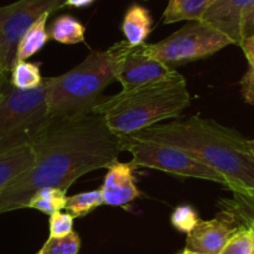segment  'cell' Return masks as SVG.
<instances>
[{
	"label": "cell",
	"instance_id": "obj_1",
	"mask_svg": "<svg viewBox=\"0 0 254 254\" xmlns=\"http://www.w3.org/2000/svg\"><path fill=\"white\" fill-rule=\"evenodd\" d=\"M35 163L0 192V213L27 207L36 191H67L82 175L118 161L121 139L94 111L50 118L31 144Z\"/></svg>",
	"mask_w": 254,
	"mask_h": 254
},
{
	"label": "cell",
	"instance_id": "obj_2",
	"mask_svg": "<svg viewBox=\"0 0 254 254\" xmlns=\"http://www.w3.org/2000/svg\"><path fill=\"white\" fill-rule=\"evenodd\" d=\"M141 139L176 146L195 156L226 179L236 195L250 198L254 191V159L247 139L211 119H188L155 124L133 134Z\"/></svg>",
	"mask_w": 254,
	"mask_h": 254
},
{
	"label": "cell",
	"instance_id": "obj_3",
	"mask_svg": "<svg viewBox=\"0 0 254 254\" xmlns=\"http://www.w3.org/2000/svg\"><path fill=\"white\" fill-rule=\"evenodd\" d=\"M190 102L186 79L179 74L161 83L103 97L93 111L103 117L114 135L123 138L165 119L176 118Z\"/></svg>",
	"mask_w": 254,
	"mask_h": 254
},
{
	"label": "cell",
	"instance_id": "obj_4",
	"mask_svg": "<svg viewBox=\"0 0 254 254\" xmlns=\"http://www.w3.org/2000/svg\"><path fill=\"white\" fill-rule=\"evenodd\" d=\"M116 81V56L112 46L93 51L74 68L45 78L50 118L69 117L93 111L103 99V91Z\"/></svg>",
	"mask_w": 254,
	"mask_h": 254
},
{
	"label": "cell",
	"instance_id": "obj_5",
	"mask_svg": "<svg viewBox=\"0 0 254 254\" xmlns=\"http://www.w3.org/2000/svg\"><path fill=\"white\" fill-rule=\"evenodd\" d=\"M50 121L46 83L20 91L5 81L0 87V153L31 145Z\"/></svg>",
	"mask_w": 254,
	"mask_h": 254
},
{
	"label": "cell",
	"instance_id": "obj_6",
	"mask_svg": "<svg viewBox=\"0 0 254 254\" xmlns=\"http://www.w3.org/2000/svg\"><path fill=\"white\" fill-rule=\"evenodd\" d=\"M121 139L122 150L131 154V161L134 166L155 169L173 175L183 178L202 179L221 184L228 189L226 179L217 171L206 166L191 154L159 141L141 139L135 135L123 136Z\"/></svg>",
	"mask_w": 254,
	"mask_h": 254
},
{
	"label": "cell",
	"instance_id": "obj_7",
	"mask_svg": "<svg viewBox=\"0 0 254 254\" xmlns=\"http://www.w3.org/2000/svg\"><path fill=\"white\" fill-rule=\"evenodd\" d=\"M228 45L233 42L222 32L193 21L156 44H145V51L153 59L173 67L205 59Z\"/></svg>",
	"mask_w": 254,
	"mask_h": 254
},
{
	"label": "cell",
	"instance_id": "obj_8",
	"mask_svg": "<svg viewBox=\"0 0 254 254\" xmlns=\"http://www.w3.org/2000/svg\"><path fill=\"white\" fill-rule=\"evenodd\" d=\"M64 6V0H17L0 6V77L7 78L22 35L41 15Z\"/></svg>",
	"mask_w": 254,
	"mask_h": 254
},
{
	"label": "cell",
	"instance_id": "obj_9",
	"mask_svg": "<svg viewBox=\"0 0 254 254\" xmlns=\"http://www.w3.org/2000/svg\"><path fill=\"white\" fill-rule=\"evenodd\" d=\"M112 49L116 56V81L122 84V92L161 83L180 74L173 67L149 56L145 44L130 46L124 40L114 44Z\"/></svg>",
	"mask_w": 254,
	"mask_h": 254
},
{
	"label": "cell",
	"instance_id": "obj_10",
	"mask_svg": "<svg viewBox=\"0 0 254 254\" xmlns=\"http://www.w3.org/2000/svg\"><path fill=\"white\" fill-rule=\"evenodd\" d=\"M238 228L230 212L220 213L212 220H200L196 227L188 233L186 248L202 254H220Z\"/></svg>",
	"mask_w": 254,
	"mask_h": 254
},
{
	"label": "cell",
	"instance_id": "obj_11",
	"mask_svg": "<svg viewBox=\"0 0 254 254\" xmlns=\"http://www.w3.org/2000/svg\"><path fill=\"white\" fill-rule=\"evenodd\" d=\"M254 9V0H216L200 22L222 32L233 45L240 46L242 41L241 27L246 15Z\"/></svg>",
	"mask_w": 254,
	"mask_h": 254
},
{
	"label": "cell",
	"instance_id": "obj_12",
	"mask_svg": "<svg viewBox=\"0 0 254 254\" xmlns=\"http://www.w3.org/2000/svg\"><path fill=\"white\" fill-rule=\"evenodd\" d=\"M134 168L131 163L116 161L108 168L101 186L103 202L108 206H124L141 195L134 180Z\"/></svg>",
	"mask_w": 254,
	"mask_h": 254
},
{
	"label": "cell",
	"instance_id": "obj_13",
	"mask_svg": "<svg viewBox=\"0 0 254 254\" xmlns=\"http://www.w3.org/2000/svg\"><path fill=\"white\" fill-rule=\"evenodd\" d=\"M35 163L31 145L0 153V192L20 175L26 173Z\"/></svg>",
	"mask_w": 254,
	"mask_h": 254
},
{
	"label": "cell",
	"instance_id": "obj_14",
	"mask_svg": "<svg viewBox=\"0 0 254 254\" xmlns=\"http://www.w3.org/2000/svg\"><path fill=\"white\" fill-rule=\"evenodd\" d=\"M151 26L153 19L149 10L141 5L133 4L124 14L122 31L130 46H139L145 44V40L151 32Z\"/></svg>",
	"mask_w": 254,
	"mask_h": 254
},
{
	"label": "cell",
	"instance_id": "obj_15",
	"mask_svg": "<svg viewBox=\"0 0 254 254\" xmlns=\"http://www.w3.org/2000/svg\"><path fill=\"white\" fill-rule=\"evenodd\" d=\"M49 16V12L41 15L29 27V30L22 35L21 40L17 44L12 64L20 61H27V59H30L35 54H37L47 44V41L50 40V35L46 29Z\"/></svg>",
	"mask_w": 254,
	"mask_h": 254
},
{
	"label": "cell",
	"instance_id": "obj_16",
	"mask_svg": "<svg viewBox=\"0 0 254 254\" xmlns=\"http://www.w3.org/2000/svg\"><path fill=\"white\" fill-rule=\"evenodd\" d=\"M86 27L79 20L71 15L56 17L50 29V37L60 44L74 45L84 41Z\"/></svg>",
	"mask_w": 254,
	"mask_h": 254
},
{
	"label": "cell",
	"instance_id": "obj_17",
	"mask_svg": "<svg viewBox=\"0 0 254 254\" xmlns=\"http://www.w3.org/2000/svg\"><path fill=\"white\" fill-rule=\"evenodd\" d=\"M67 202V191L57 188H45L36 191L30 198L27 208H34L45 215H54L64 210Z\"/></svg>",
	"mask_w": 254,
	"mask_h": 254
},
{
	"label": "cell",
	"instance_id": "obj_18",
	"mask_svg": "<svg viewBox=\"0 0 254 254\" xmlns=\"http://www.w3.org/2000/svg\"><path fill=\"white\" fill-rule=\"evenodd\" d=\"M10 83L20 91H31L37 88L44 82L39 64L27 61H20L12 64L10 71Z\"/></svg>",
	"mask_w": 254,
	"mask_h": 254
},
{
	"label": "cell",
	"instance_id": "obj_19",
	"mask_svg": "<svg viewBox=\"0 0 254 254\" xmlns=\"http://www.w3.org/2000/svg\"><path fill=\"white\" fill-rule=\"evenodd\" d=\"M102 205H104V202L101 190H93L67 197L64 210H67V212L73 218L84 217Z\"/></svg>",
	"mask_w": 254,
	"mask_h": 254
},
{
	"label": "cell",
	"instance_id": "obj_20",
	"mask_svg": "<svg viewBox=\"0 0 254 254\" xmlns=\"http://www.w3.org/2000/svg\"><path fill=\"white\" fill-rule=\"evenodd\" d=\"M216 0H186L176 11L169 16L163 17L164 24L189 20V21H200L206 10L215 2Z\"/></svg>",
	"mask_w": 254,
	"mask_h": 254
},
{
	"label": "cell",
	"instance_id": "obj_21",
	"mask_svg": "<svg viewBox=\"0 0 254 254\" xmlns=\"http://www.w3.org/2000/svg\"><path fill=\"white\" fill-rule=\"evenodd\" d=\"M81 248V240L76 232L72 231L69 235L61 238H50L44 247L40 250V254H78Z\"/></svg>",
	"mask_w": 254,
	"mask_h": 254
},
{
	"label": "cell",
	"instance_id": "obj_22",
	"mask_svg": "<svg viewBox=\"0 0 254 254\" xmlns=\"http://www.w3.org/2000/svg\"><path fill=\"white\" fill-rule=\"evenodd\" d=\"M200 216L197 211L190 205L178 206L171 213V225L174 228L183 233H190L200 222Z\"/></svg>",
	"mask_w": 254,
	"mask_h": 254
},
{
	"label": "cell",
	"instance_id": "obj_23",
	"mask_svg": "<svg viewBox=\"0 0 254 254\" xmlns=\"http://www.w3.org/2000/svg\"><path fill=\"white\" fill-rule=\"evenodd\" d=\"M254 251L253 238L248 228L241 226L228 240L220 254H252Z\"/></svg>",
	"mask_w": 254,
	"mask_h": 254
},
{
	"label": "cell",
	"instance_id": "obj_24",
	"mask_svg": "<svg viewBox=\"0 0 254 254\" xmlns=\"http://www.w3.org/2000/svg\"><path fill=\"white\" fill-rule=\"evenodd\" d=\"M73 228V217L68 212H56L50 216V238L69 235Z\"/></svg>",
	"mask_w": 254,
	"mask_h": 254
},
{
	"label": "cell",
	"instance_id": "obj_25",
	"mask_svg": "<svg viewBox=\"0 0 254 254\" xmlns=\"http://www.w3.org/2000/svg\"><path fill=\"white\" fill-rule=\"evenodd\" d=\"M241 93L248 104L254 106V67H250L241 79Z\"/></svg>",
	"mask_w": 254,
	"mask_h": 254
},
{
	"label": "cell",
	"instance_id": "obj_26",
	"mask_svg": "<svg viewBox=\"0 0 254 254\" xmlns=\"http://www.w3.org/2000/svg\"><path fill=\"white\" fill-rule=\"evenodd\" d=\"M240 46L245 52V56L247 59L250 67H254V36L243 39L241 41Z\"/></svg>",
	"mask_w": 254,
	"mask_h": 254
},
{
	"label": "cell",
	"instance_id": "obj_27",
	"mask_svg": "<svg viewBox=\"0 0 254 254\" xmlns=\"http://www.w3.org/2000/svg\"><path fill=\"white\" fill-rule=\"evenodd\" d=\"M241 35H242V40L246 39V37L254 36V9L251 10L243 19Z\"/></svg>",
	"mask_w": 254,
	"mask_h": 254
},
{
	"label": "cell",
	"instance_id": "obj_28",
	"mask_svg": "<svg viewBox=\"0 0 254 254\" xmlns=\"http://www.w3.org/2000/svg\"><path fill=\"white\" fill-rule=\"evenodd\" d=\"M185 1L186 0H169V4L168 6H166L165 11H164L163 17H166L169 16V15L173 14V12L176 11V10H178Z\"/></svg>",
	"mask_w": 254,
	"mask_h": 254
},
{
	"label": "cell",
	"instance_id": "obj_29",
	"mask_svg": "<svg viewBox=\"0 0 254 254\" xmlns=\"http://www.w3.org/2000/svg\"><path fill=\"white\" fill-rule=\"evenodd\" d=\"M96 0H64V6L71 7H87L92 5Z\"/></svg>",
	"mask_w": 254,
	"mask_h": 254
},
{
	"label": "cell",
	"instance_id": "obj_30",
	"mask_svg": "<svg viewBox=\"0 0 254 254\" xmlns=\"http://www.w3.org/2000/svg\"><path fill=\"white\" fill-rule=\"evenodd\" d=\"M243 227L248 228V231H250L251 235H252V238H253V245H254V212L252 213V216H251L250 220H248L247 226H243Z\"/></svg>",
	"mask_w": 254,
	"mask_h": 254
},
{
	"label": "cell",
	"instance_id": "obj_31",
	"mask_svg": "<svg viewBox=\"0 0 254 254\" xmlns=\"http://www.w3.org/2000/svg\"><path fill=\"white\" fill-rule=\"evenodd\" d=\"M247 143H248V149H250L251 155H252L254 159V139H252V140H247Z\"/></svg>",
	"mask_w": 254,
	"mask_h": 254
},
{
	"label": "cell",
	"instance_id": "obj_32",
	"mask_svg": "<svg viewBox=\"0 0 254 254\" xmlns=\"http://www.w3.org/2000/svg\"><path fill=\"white\" fill-rule=\"evenodd\" d=\"M178 254H202V253H197V252H193V251L188 250V248H184L183 251H180Z\"/></svg>",
	"mask_w": 254,
	"mask_h": 254
},
{
	"label": "cell",
	"instance_id": "obj_33",
	"mask_svg": "<svg viewBox=\"0 0 254 254\" xmlns=\"http://www.w3.org/2000/svg\"><path fill=\"white\" fill-rule=\"evenodd\" d=\"M5 81H7V78H4V77H0V87H1V84L4 83Z\"/></svg>",
	"mask_w": 254,
	"mask_h": 254
},
{
	"label": "cell",
	"instance_id": "obj_34",
	"mask_svg": "<svg viewBox=\"0 0 254 254\" xmlns=\"http://www.w3.org/2000/svg\"><path fill=\"white\" fill-rule=\"evenodd\" d=\"M250 198H251V200H254V191H253V192H252V193H251Z\"/></svg>",
	"mask_w": 254,
	"mask_h": 254
},
{
	"label": "cell",
	"instance_id": "obj_35",
	"mask_svg": "<svg viewBox=\"0 0 254 254\" xmlns=\"http://www.w3.org/2000/svg\"><path fill=\"white\" fill-rule=\"evenodd\" d=\"M36 254H40V251H39V252H37V253H36Z\"/></svg>",
	"mask_w": 254,
	"mask_h": 254
},
{
	"label": "cell",
	"instance_id": "obj_36",
	"mask_svg": "<svg viewBox=\"0 0 254 254\" xmlns=\"http://www.w3.org/2000/svg\"><path fill=\"white\" fill-rule=\"evenodd\" d=\"M252 254H254V251H253V253H252Z\"/></svg>",
	"mask_w": 254,
	"mask_h": 254
}]
</instances>
